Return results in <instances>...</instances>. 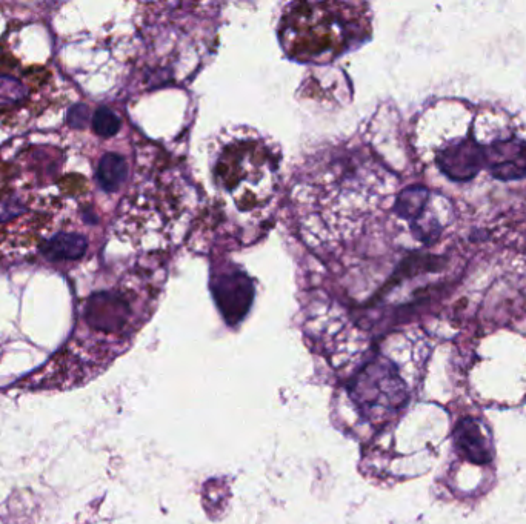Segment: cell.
Returning <instances> with one entry per match:
<instances>
[{
    "instance_id": "11",
    "label": "cell",
    "mask_w": 526,
    "mask_h": 524,
    "mask_svg": "<svg viewBox=\"0 0 526 524\" xmlns=\"http://www.w3.org/2000/svg\"><path fill=\"white\" fill-rule=\"evenodd\" d=\"M430 202L431 193L428 188L420 185L410 186V188H405L397 197L394 213L400 219L413 223L414 220L419 219L425 213V209L430 205Z\"/></svg>"
},
{
    "instance_id": "3",
    "label": "cell",
    "mask_w": 526,
    "mask_h": 524,
    "mask_svg": "<svg viewBox=\"0 0 526 524\" xmlns=\"http://www.w3.org/2000/svg\"><path fill=\"white\" fill-rule=\"evenodd\" d=\"M62 197L22 162L0 159V260L25 256L56 225Z\"/></svg>"
},
{
    "instance_id": "6",
    "label": "cell",
    "mask_w": 526,
    "mask_h": 524,
    "mask_svg": "<svg viewBox=\"0 0 526 524\" xmlns=\"http://www.w3.org/2000/svg\"><path fill=\"white\" fill-rule=\"evenodd\" d=\"M214 299L225 322L236 325L247 316L254 299L251 280L239 271L220 274L213 283Z\"/></svg>"
},
{
    "instance_id": "14",
    "label": "cell",
    "mask_w": 526,
    "mask_h": 524,
    "mask_svg": "<svg viewBox=\"0 0 526 524\" xmlns=\"http://www.w3.org/2000/svg\"><path fill=\"white\" fill-rule=\"evenodd\" d=\"M87 117V107H84V105H76L70 113V123L76 128L84 127V123L87 122Z\"/></svg>"
},
{
    "instance_id": "8",
    "label": "cell",
    "mask_w": 526,
    "mask_h": 524,
    "mask_svg": "<svg viewBox=\"0 0 526 524\" xmlns=\"http://www.w3.org/2000/svg\"><path fill=\"white\" fill-rule=\"evenodd\" d=\"M485 168L500 182L526 177V140L514 136L485 146Z\"/></svg>"
},
{
    "instance_id": "10",
    "label": "cell",
    "mask_w": 526,
    "mask_h": 524,
    "mask_svg": "<svg viewBox=\"0 0 526 524\" xmlns=\"http://www.w3.org/2000/svg\"><path fill=\"white\" fill-rule=\"evenodd\" d=\"M87 239L80 234H56L45 240L40 246V253L51 262L59 260H77L87 251Z\"/></svg>"
},
{
    "instance_id": "7",
    "label": "cell",
    "mask_w": 526,
    "mask_h": 524,
    "mask_svg": "<svg viewBox=\"0 0 526 524\" xmlns=\"http://www.w3.org/2000/svg\"><path fill=\"white\" fill-rule=\"evenodd\" d=\"M436 163L439 170L453 182H470L485 168V146L480 145L474 137H467L439 151Z\"/></svg>"
},
{
    "instance_id": "5",
    "label": "cell",
    "mask_w": 526,
    "mask_h": 524,
    "mask_svg": "<svg viewBox=\"0 0 526 524\" xmlns=\"http://www.w3.org/2000/svg\"><path fill=\"white\" fill-rule=\"evenodd\" d=\"M130 303L120 294H99L88 302L85 319L91 329L99 334L125 340L131 334Z\"/></svg>"
},
{
    "instance_id": "1",
    "label": "cell",
    "mask_w": 526,
    "mask_h": 524,
    "mask_svg": "<svg viewBox=\"0 0 526 524\" xmlns=\"http://www.w3.org/2000/svg\"><path fill=\"white\" fill-rule=\"evenodd\" d=\"M368 166L362 151L345 148L320 154L308 166L302 186L311 197L297 206H307L303 220L320 239H347L368 216Z\"/></svg>"
},
{
    "instance_id": "13",
    "label": "cell",
    "mask_w": 526,
    "mask_h": 524,
    "mask_svg": "<svg viewBox=\"0 0 526 524\" xmlns=\"http://www.w3.org/2000/svg\"><path fill=\"white\" fill-rule=\"evenodd\" d=\"M93 130L100 137L116 136L120 130V119L110 108H99L93 116Z\"/></svg>"
},
{
    "instance_id": "9",
    "label": "cell",
    "mask_w": 526,
    "mask_h": 524,
    "mask_svg": "<svg viewBox=\"0 0 526 524\" xmlns=\"http://www.w3.org/2000/svg\"><path fill=\"white\" fill-rule=\"evenodd\" d=\"M454 443L460 454L476 465H487L493 458L490 442L474 418H463L456 426Z\"/></svg>"
},
{
    "instance_id": "12",
    "label": "cell",
    "mask_w": 526,
    "mask_h": 524,
    "mask_svg": "<svg viewBox=\"0 0 526 524\" xmlns=\"http://www.w3.org/2000/svg\"><path fill=\"white\" fill-rule=\"evenodd\" d=\"M128 177V163L116 153L105 154L97 165V180L107 193H116Z\"/></svg>"
},
{
    "instance_id": "2",
    "label": "cell",
    "mask_w": 526,
    "mask_h": 524,
    "mask_svg": "<svg viewBox=\"0 0 526 524\" xmlns=\"http://www.w3.org/2000/svg\"><path fill=\"white\" fill-rule=\"evenodd\" d=\"M370 33V7L360 2H294L279 22L280 45L302 64L333 62Z\"/></svg>"
},
{
    "instance_id": "4",
    "label": "cell",
    "mask_w": 526,
    "mask_h": 524,
    "mask_svg": "<svg viewBox=\"0 0 526 524\" xmlns=\"http://www.w3.org/2000/svg\"><path fill=\"white\" fill-rule=\"evenodd\" d=\"M279 151L254 131L224 134L213 156L217 190L239 213H260L271 202L279 180Z\"/></svg>"
}]
</instances>
